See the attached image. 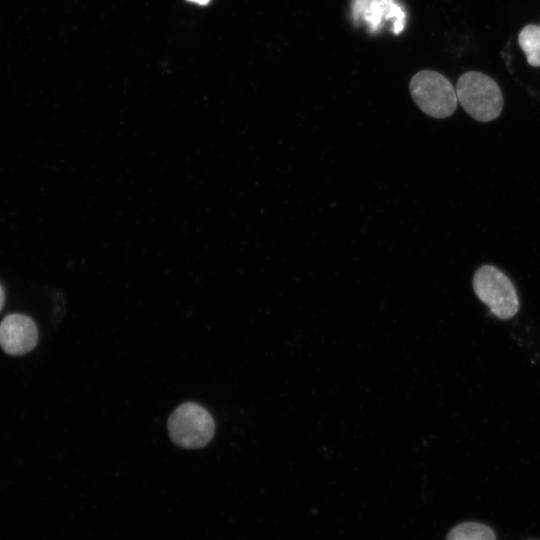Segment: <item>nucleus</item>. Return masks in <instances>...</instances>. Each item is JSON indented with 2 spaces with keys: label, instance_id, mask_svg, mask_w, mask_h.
<instances>
[{
  "label": "nucleus",
  "instance_id": "f257e3e1",
  "mask_svg": "<svg viewBox=\"0 0 540 540\" xmlns=\"http://www.w3.org/2000/svg\"><path fill=\"white\" fill-rule=\"evenodd\" d=\"M455 90L458 102L477 121H492L502 112L501 89L495 80L482 72L463 73L457 81Z\"/></svg>",
  "mask_w": 540,
  "mask_h": 540
},
{
  "label": "nucleus",
  "instance_id": "f03ea898",
  "mask_svg": "<svg viewBox=\"0 0 540 540\" xmlns=\"http://www.w3.org/2000/svg\"><path fill=\"white\" fill-rule=\"evenodd\" d=\"M409 91L416 105L433 118L449 117L457 108L458 98L455 88L437 71L417 72L410 80Z\"/></svg>",
  "mask_w": 540,
  "mask_h": 540
},
{
  "label": "nucleus",
  "instance_id": "7ed1b4c3",
  "mask_svg": "<svg viewBox=\"0 0 540 540\" xmlns=\"http://www.w3.org/2000/svg\"><path fill=\"white\" fill-rule=\"evenodd\" d=\"M167 427L173 443L186 449H198L213 438L215 422L207 409L186 402L172 412Z\"/></svg>",
  "mask_w": 540,
  "mask_h": 540
},
{
  "label": "nucleus",
  "instance_id": "20e7f679",
  "mask_svg": "<svg viewBox=\"0 0 540 540\" xmlns=\"http://www.w3.org/2000/svg\"><path fill=\"white\" fill-rule=\"evenodd\" d=\"M477 297L500 319L513 317L519 309L516 289L508 276L492 265L479 267L473 277Z\"/></svg>",
  "mask_w": 540,
  "mask_h": 540
},
{
  "label": "nucleus",
  "instance_id": "39448f33",
  "mask_svg": "<svg viewBox=\"0 0 540 540\" xmlns=\"http://www.w3.org/2000/svg\"><path fill=\"white\" fill-rule=\"evenodd\" d=\"M38 340L34 321L23 314H10L0 323V346L10 355L31 351Z\"/></svg>",
  "mask_w": 540,
  "mask_h": 540
},
{
  "label": "nucleus",
  "instance_id": "423d86ee",
  "mask_svg": "<svg viewBox=\"0 0 540 540\" xmlns=\"http://www.w3.org/2000/svg\"><path fill=\"white\" fill-rule=\"evenodd\" d=\"M355 4L365 7L364 16L371 27L379 24L383 18H396L401 23L405 18L401 7L393 0H355Z\"/></svg>",
  "mask_w": 540,
  "mask_h": 540
},
{
  "label": "nucleus",
  "instance_id": "0eeeda50",
  "mask_svg": "<svg viewBox=\"0 0 540 540\" xmlns=\"http://www.w3.org/2000/svg\"><path fill=\"white\" fill-rule=\"evenodd\" d=\"M518 43L526 55L527 63L532 67H540V26H524L519 32Z\"/></svg>",
  "mask_w": 540,
  "mask_h": 540
},
{
  "label": "nucleus",
  "instance_id": "6e6552de",
  "mask_svg": "<svg viewBox=\"0 0 540 540\" xmlns=\"http://www.w3.org/2000/svg\"><path fill=\"white\" fill-rule=\"evenodd\" d=\"M445 540H496V535L483 523L463 522L453 527Z\"/></svg>",
  "mask_w": 540,
  "mask_h": 540
},
{
  "label": "nucleus",
  "instance_id": "1a4fd4ad",
  "mask_svg": "<svg viewBox=\"0 0 540 540\" xmlns=\"http://www.w3.org/2000/svg\"><path fill=\"white\" fill-rule=\"evenodd\" d=\"M4 301H5L4 291H3L2 286L0 285V311L3 308Z\"/></svg>",
  "mask_w": 540,
  "mask_h": 540
},
{
  "label": "nucleus",
  "instance_id": "9d476101",
  "mask_svg": "<svg viewBox=\"0 0 540 540\" xmlns=\"http://www.w3.org/2000/svg\"><path fill=\"white\" fill-rule=\"evenodd\" d=\"M187 1L194 2L199 5H206L209 3L210 0H187Z\"/></svg>",
  "mask_w": 540,
  "mask_h": 540
}]
</instances>
